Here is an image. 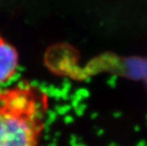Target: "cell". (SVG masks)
<instances>
[{
    "label": "cell",
    "instance_id": "cell-1",
    "mask_svg": "<svg viewBox=\"0 0 147 146\" xmlns=\"http://www.w3.org/2000/svg\"><path fill=\"white\" fill-rule=\"evenodd\" d=\"M47 109V95L28 81L0 88V146H39Z\"/></svg>",
    "mask_w": 147,
    "mask_h": 146
},
{
    "label": "cell",
    "instance_id": "cell-2",
    "mask_svg": "<svg viewBox=\"0 0 147 146\" xmlns=\"http://www.w3.org/2000/svg\"><path fill=\"white\" fill-rule=\"evenodd\" d=\"M20 56L11 42L0 35V86L10 83L18 72Z\"/></svg>",
    "mask_w": 147,
    "mask_h": 146
}]
</instances>
